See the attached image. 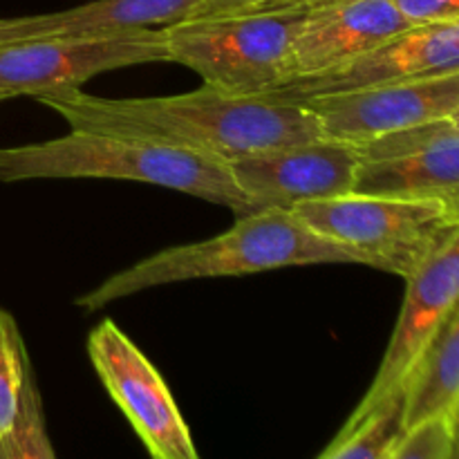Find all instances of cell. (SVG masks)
<instances>
[{
  "mask_svg": "<svg viewBox=\"0 0 459 459\" xmlns=\"http://www.w3.org/2000/svg\"><path fill=\"white\" fill-rule=\"evenodd\" d=\"M459 72V21L412 25L339 72L290 81L264 97L305 101L332 92L430 79Z\"/></svg>",
  "mask_w": 459,
  "mask_h": 459,
  "instance_id": "13",
  "label": "cell"
},
{
  "mask_svg": "<svg viewBox=\"0 0 459 459\" xmlns=\"http://www.w3.org/2000/svg\"><path fill=\"white\" fill-rule=\"evenodd\" d=\"M305 264H361L354 254L309 229L291 209L240 215L229 231L193 245L170 247L115 273L76 300L97 312L152 287L202 278H233Z\"/></svg>",
  "mask_w": 459,
  "mask_h": 459,
  "instance_id": "2",
  "label": "cell"
},
{
  "mask_svg": "<svg viewBox=\"0 0 459 459\" xmlns=\"http://www.w3.org/2000/svg\"><path fill=\"white\" fill-rule=\"evenodd\" d=\"M25 179H128L202 197L238 218L255 211L229 161L119 134L70 130L48 142L0 148V182Z\"/></svg>",
  "mask_w": 459,
  "mask_h": 459,
  "instance_id": "3",
  "label": "cell"
},
{
  "mask_svg": "<svg viewBox=\"0 0 459 459\" xmlns=\"http://www.w3.org/2000/svg\"><path fill=\"white\" fill-rule=\"evenodd\" d=\"M0 459H56L34 381L22 397L13 429L0 437Z\"/></svg>",
  "mask_w": 459,
  "mask_h": 459,
  "instance_id": "18",
  "label": "cell"
},
{
  "mask_svg": "<svg viewBox=\"0 0 459 459\" xmlns=\"http://www.w3.org/2000/svg\"><path fill=\"white\" fill-rule=\"evenodd\" d=\"M36 101L61 115L70 130L146 139L222 161L323 137L307 103L229 97L211 85L143 99H106L72 88Z\"/></svg>",
  "mask_w": 459,
  "mask_h": 459,
  "instance_id": "1",
  "label": "cell"
},
{
  "mask_svg": "<svg viewBox=\"0 0 459 459\" xmlns=\"http://www.w3.org/2000/svg\"><path fill=\"white\" fill-rule=\"evenodd\" d=\"M411 25L459 21V0H393Z\"/></svg>",
  "mask_w": 459,
  "mask_h": 459,
  "instance_id": "20",
  "label": "cell"
},
{
  "mask_svg": "<svg viewBox=\"0 0 459 459\" xmlns=\"http://www.w3.org/2000/svg\"><path fill=\"white\" fill-rule=\"evenodd\" d=\"M0 103H3V101H0Z\"/></svg>",
  "mask_w": 459,
  "mask_h": 459,
  "instance_id": "24",
  "label": "cell"
},
{
  "mask_svg": "<svg viewBox=\"0 0 459 459\" xmlns=\"http://www.w3.org/2000/svg\"><path fill=\"white\" fill-rule=\"evenodd\" d=\"M448 459H459V411L451 420V446H448Z\"/></svg>",
  "mask_w": 459,
  "mask_h": 459,
  "instance_id": "23",
  "label": "cell"
},
{
  "mask_svg": "<svg viewBox=\"0 0 459 459\" xmlns=\"http://www.w3.org/2000/svg\"><path fill=\"white\" fill-rule=\"evenodd\" d=\"M451 420H430L412 426L384 459H448Z\"/></svg>",
  "mask_w": 459,
  "mask_h": 459,
  "instance_id": "19",
  "label": "cell"
},
{
  "mask_svg": "<svg viewBox=\"0 0 459 459\" xmlns=\"http://www.w3.org/2000/svg\"><path fill=\"white\" fill-rule=\"evenodd\" d=\"M359 166L357 143L325 134L229 161L233 179L255 211L296 209L303 202L350 195Z\"/></svg>",
  "mask_w": 459,
  "mask_h": 459,
  "instance_id": "8",
  "label": "cell"
},
{
  "mask_svg": "<svg viewBox=\"0 0 459 459\" xmlns=\"http://www.w3.org/2000/svg\"><path fill=\"white\" fill-rule=\"evenodd\" d=\"M327 3H336V0H272L263 9H309Z\"/></svg>",
  "mask_w": 459,
  "mask_h": 459,
  "instance_id": "22",
  "label": "cell"
},
{
  "mask_svg": "<svg viewBox=\"0 0 459 459\" xmlns=\"http://www.w3.org/2000/svg\"><path fill=\"white\" fill-rule=\"evenodd\" d=\"M294 211L318 236L366 267L411 278L459 233V204L448 197L350 195L303 202Z\"/></svg>",
  "mask_w": 459,
  "mask_h": 459,
  "instance_id": "4",
  "label": "cell"
},
{
  "mask_svg": "<svg viewBox=\"0 0 459 459\" xmlns=\"http://www.w3.org/2000/svg\"><path fill=\"white\" fill-rule=\"evenodd\" d=\"M361 195L459 200V121H437L357 143Z\"/></svg>",
  "mask_w": 459,
  "mask_h": 459,
  "instance_id": "10",
  "label": "cell"
},
{
  "mask_svg": "<svg viewBox=\"0 0 459 459\" xmlns=\"http://www.w3.org/2000/svg\"><path fill=\"white\" fill-rule=\"evenodd\" d=\"M88 354L103 388L152 459H200L169 385L115 321L106 318L90 332Z\"/></svg>",
  "mask_w": 459,
  "mask_h": 459,
  "instance_id": "7",
  "label": "cell"
},
{
  "mask_svg": "<svg viewBox=\"0 0 459 459\" xmlns=\"http://www.w3.org/2000/svg\"><path fill=\"white\" fill-rule=\"evenodd\" d=\"M403 433V390H399L370 411H354L318 459H384Z\"/></svg>",
  "mask_w": 459,
  "mask_h": 459,
  "instance_id": "16",
  "label": "cell"
},
{
  "mask_svg": "<svg viewBox=\"0 0 459 459\" xmlns=\"http://www.w3.org/2000/svg\"><path fill=\"white\" fill-rule=\"evenodd\" d=\"M272 0H202L195 7V12L188 18H206L220 16V13H236V12H251V9H263Z\"/></svg>",
  "mask_w": 459,
  "mask_h": 459,
  "instance_id": "21",
  "label": "cell"
},
{
  "mask_svg": "<svg viewBox=\"0 0 459 459\" xmlns=\"http://www.w3.org/2000/svg\"><path fill=\"white\" fill-rule=\"evenodd\" d=\"M408 27L393 0H336L305 9L285 83L343 70Z\"/></svg>",
  "mask_w": 459,
  "mask_h": 459,
  "instance_id": "12",
  "label": "cell"
},
{
  "mask_svg": "<svg viewBox=\"0 0 459 459\" xmlns=\"http://www.w3.org/2000/svg\"><path fill=\"white\" fill-rule=\"evenodd\" d=\"M202 0H92L79 7L34 16L0 18V43L49 36H117L173 25Z\"/></svg>",
  "mask_w": 459,
  "mask_h": 459,
  "instance_id": "14",
  "label": "cell"
},
{
  "mask_svg": "<svg viewBox=\"0 0 459 459\" xmlns=\"http://www.w3.org/2000/svg\"><path fill=\"white\" fill-rule=\"evenodd\" d=\"M325 137L361 143L397 130L459 121V72L305 99Z\"/></svg>",
  "mask_w": 459,
  "mask_h": 459,
  "instance_id": "9",
  "label": "cell"
},
{
  "mask_svg": "<svg viewBox=\"0 0 459 459\" xmlns=\"http://www.w3.org/2000/svg\"><path fill=\"white\" fill-rule=\"evenodd\" d=\"M166 63L164 27L117 36H49L0 43V101L72 90L119 67Z\"/></svg>",
  "mask_w": 459,
  "mask_h": 459,
  "instance_id": "6",
  "label": "cell"
},
{
  "mask_svg": "<svg viewBox=\"0 0 459 459\" xmlns=\"http://www.w3.org/2000/svg\"><path fill=\"white\" fill-rule=\"evenodd\" d=\"M305 9H251L164 27L166 63L188 67L229 97H264L290 76Z\"/></svg>",
  "mask_w": 459,
  "mask_h": 459,
  "instance_id": "5",
  "label": "cell"
},
{
  "mask_svg": "<svg viewBox=\"0 0 459 459\" xmlns=\"http://www.w3.org/2000/svg\"><path fill=\"white\" fill-rule=\"evenodd\" d=\"M406 282L402 312L384 361L357 411H370L385 397L403 390L433 336L459 307V233Z\"/></svg>",
  "mask_w": 459,
  "mask_h": 459,
  "instance_id": "11",
  "label": "cell"
},
{
  "mask_svg": "<svg viewBox=\"0 0 459 459\" xmlns=\"http://www.w3.org/2000/svg\"><path fill=\"white\" fill-rule=\"evenodd\" d=\"M459 411V307L439 327L403 384V429Z\"/></svg>",
  "mask_w": 459,
  "mask_h": 459,
  "instance_id": "15",
  "label": "cell"
},
{
  "mask_svg": "<svg viewBox=\"0 0 459 459\" xmlns=\"http://www.w3.org/2000/svg\"><path fill=\"white\" fill-rule=\"evenodd\" d=\"M30 359L21 330L9 312L0 309V437L9 433L31 385Z\"/></svg>",
  "mask_w": 459,
  "mask_h": 459,
  "instance_id": "17",
  "label": "cell"
}]
</instances>
